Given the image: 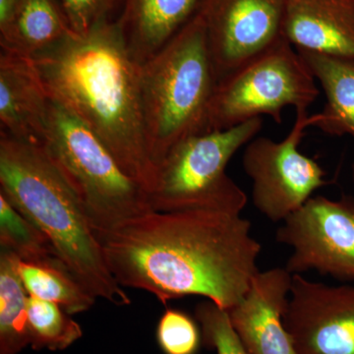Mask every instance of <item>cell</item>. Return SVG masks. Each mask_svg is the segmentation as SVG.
I'll return each instance as SVG.
<instances>
[{"instance_id":"8fae6325","label":"cell","mask_w":354,"mask_h":354,"mask_svg":"<svg viewBox=\"0 0 354 354\" xmlns=\"http://www.w3.org/2000/svg\"><path fill=\"white\" fill-rule=\"evenodd\" d=\"M283 321L297 354H354V286L293 274Z\"/></svg>"},{"instance_id":"7402d4cb","label":"cell","mask_w":354,"mask_h":354,"mask_svg":"<svg viewBox=\"0 0 354 354\" xmlns=\"http://www.w3.org/2000/svg\"><path fill=\"white\" fill-rule=\"evenodd\" d=\"M195 318L202 334V346L216 354H249L235 332L227 311L211 300L203 301L195 309Z\"/></svg>"},{"instance_id":"6da1fadb","label":"cell","mask_w":354,"mask_h":354,"mask_svg":"<svg viewBox=\"0 0 354 354\" xmlns=\"http://www.w3.org/2000/svg\"><path fill=\"white\" fill-rule=\"evenodd\" d=\"M250 221L212 211L151 212L95 234L118 285L158 301L199 295L228 311L259 272Z\"/></svg>"},{"instance_id":"ffe728a7","label":"cell","mask_w":354,"mask_h":354,"mask_svg":"<svg viewBox=\"0 0 354 354\" xmlns=\"http://www.w3.org/2000/svg\"><path fill=\"white\" fill-rule=\"evenodd\" d=\"M28 330L35 351H64L83 335L81 326L59 304L29 297Z\"/></svg>"},{"instance_id":"4fadbf2b","label":"cell","mask_w":354,"mask_h":354,"mask_svg":"<svg viewBox=\"0 0 354 354\" xmlns=\"http://www.w3.org/2000/svg\"><path fill=\"white\" fill-rule=\"evenodd\" d=\"M50 97L31 58L2 50L0 55L1 132L41 146Z\"/></svg>"},{"instance_id":"52a82bcc","label":"cell","mask_w":354,"mask_h":354,"mask_svg":"<svg viewBox=\"0 0 354 354\" xmlns=\"http://www.w3.org/2000/svg\"><path fill=\"white\" fill-rule=\"evenodd\" d=\"M320 94L297 48L281 37L270 48L221 78L209 109L207 132L268 115L283 123V109L308 111Z\"/></svg>"},{"instance_id":"e0dca14e","label":"cell","mask_w":354,"mask_h":354,"mask_svg":"<svg viewBox=\"0 0 354 354\" xmlns=\"http://www.w3.org/2000/svg\"><path fill=\"white\" fill-rule=\"evenodd\" d=\"M74 34L59 0H21L12 22L0 32L4 50L27 57Z\"/></svg>"},{"instance_id":"d4e9b609","label":"cell","mask_w":354,"mask_h":354,"mask_svg":"<svg viewBox=\"0 0 354 354\" xmlns=\"http://www.w3.org/2000/svg\"><path fill=\"white\" fill-rule=\"evenodd\" d=\"M21 0H0V32L6 31L12 22Z\"/></svg>"},{"instance_id":"44dd1931","label":"cell","mask_w":354,"mask_h":354,"mask_svg":"<svg viewBox=\"0 0 354 354\" xmlns=\"http://www.w3.org/2000/svg\"><path fill=\"white\" fill-rule=\"evenodd\" d=\"M0 244L26 262L57 257L48 237L0 193ZM58 258V257H57Z\"/></svg>"},{"instance_id":"7c38bea8","label":"cell","mask_w":354,"mask_h":354,"mask_svg":"<svg viewBox=\"0 0 354 354\" xmlns=\"http://www.w3.org/2000/svg\"><path fill=\"white\" fill-rule=\"evenodd\" d=\"M292 277L286 268L258 272L241 301L228 310L249 354H297L283 321Z\"/></svg>"},{"instance_id":"603a6c76","label":"cell","mask_w":354,"mask_h":354,"mask_svg":"<svg viewBox=\"0 0 354 354\" xmlns=\"http://www.w3.org/2000/svg\"><path fill=\"white\" fill-rule=\"evenodd\" d=\"M197 320L180 310L167 308L157 327V342L165 354H196L202 346Z\"/></svg>"},{"instance_id":"ba28073f","label":"cell","mask_w":354,"mask_h":354,"mask_svg":"<svg viewBox=\"0 0 354 354\" xmlns=\"http://www.w3.org/2000/svg\"><path fill=\"white\" fill-rule=\"evenodd\" d=\"M315 123V114L297 111L285 139L255 137L246 145L242 165L252 180L254 206L274 223L285 221L328 183L322 167L299 151L307 128Z\"/></svg>"},{"instance_id":"d6986e66","label":"cell","mask_w":354,"mask_h":354,"mask_svg":"<svg viewBox=\"0 0 354 354\" xmlns=\"http://www.w3.org/2000/svg\"><path fill=\"white\" fill-rule=\"evenodd\" d=\"M20 258L1 248L0 253V354H18L30 346L29 295L21 281Z\"/></svg>"},{"instance_id":"cb8c5ba5","label":"cell","mask_w":354,"mask_h":354,"mask_svg":"<svg viewBox=\"0 0 354 354\" xmlns=\"http://www.w3.org/2000/svg\"><path fill=\"white\" fill-rule=\"evenodd\" d=\"M72 32L86 35L102 23L123 0H59Z\"/></svg>"},{"instance_id":"8992f818","label":"cell","mask_w":354,"mask_h":354,"mask_svg":"<svg viewBox=\"0 0 354 354\" xmlns=\"http://www.w3.org/2000/svg\"><path fill=\"white\" fill-rule=\"evenodd\" d=\"M262 118L194 135L172 148L158 165L149 192L153 212L212 211L241 215L245 192L227 167L242 147L262 129Z\"/></svg>"},{"instance_id":"ac0fdd59","label":"cell","mask_w":354,"mask_h":354,"mask_svg":"<svg viewBox=\"0 0 354 354\" xmlns=\"http://www.w3.org/2000/svg\"><path fill=\"white\" fill-rule=\"evenodd\" d=\"M19 274L29 297L59 304L70 315L92 308L97 299L55 256L36 262L20 260Z\"/></svg>"},{"instance_id":"9a60e30c","label":"cell","mask_w":354,"mask_h":354,"mask_svg":"<svg viewBox=\"0 0 354 354\" xmlns=\"http://www.w3.org/2000/svg\"><path fill=\"white\" fill-rule=\"evenodd\" d=\"M203 0H123L118 23L140 65L162 50L199 11Z\"/></svg>"},{"instance_id":"2e32d148","label":"cell","mask_w":354,"mask_h":354,"mask_svg":"<svg viewBox=\"0 0 354 354\" xmlns=\"http://www.w3.org/2000/svg\"><path fill=\"white\" fill-rule=\"evenodd\" d=\"M325 95L314 127L333 136L354 140V57H335L297 48Z\"/></svg>"},{"instance_id":"5bb4252c","label":"cell","mask_w":354,"mask_h":354,"mask_svg":"<svg viewBox=\"0 0 354 354\" xmlns=\"http://www.w3.org/2000/svg\"><path fill=\"white\" fill-rule=\"evenodd\" d=\"M281 36L295 48L354 57V0H286Z\"/></svg>"},{"instance_id":"9c48e42d","label":"cell","mask_w":354,"mask_h":354,"mask_svg":"<svg viewBox=\"0 0 354 354\" xmlns=\"http://www.w3.org/2000/svg\"><path fill=\"white\" fill-rule=\"evenodd\" d=\"M279 243L292 248L286 269L290 274L316 271L354 279V199L311 197L283 221Z\"/></svg>"},{"instance_id":"3957f363","label":"cell","mask_w":354,"mask_h":354,"mask_svg":"<svg viewBox=\"0 0 354 354\" xmlns=\"http://www.w3.org/2000/svg\"><path fill=\"white\" fill-rule=\"evenodd\" d=\"M0 193L44 232L88 292L118 306L131 304L109 271L82 202L43 147L1 132Z\"/></svg>"},{"instance_id":"30bf717a","label":"cell","mask_w":354,"mask_h":354,"mask_svg":"<svg viewBox=\"0 0 354 354\" xmlns=\"http://www.w3.org/2000/svg\"><path fill=\"white\" fill-rule=\"evenodd\" d=\"M285 6L286 0H203L218 82L283 37Z\"/></svg>"},{"instance_id":"277c9868","label":"cell","mask_w":354,"mask_h":354,"mask_svg":"<svg viewBox=\"0 0 354 354\" xmlns=\"http://www.w3.org/2000/svg\"><path fill=\"white\" fill-rule=\"evenodd\" d=\"M216 84L199 9L162 50L141 65L147 147L156 171L177 144L207 132Z\"/></svg>"},{"instance_id":"5b68a950","label":"cell","mask_w":354,"mask_h":354,"mask_svg":"<svg viewBox=\"0 0 354 354\" xmlns=\"http://www.w3.org/2000/svg\"><path fill=\"white\" fill-rule=\"evenodd\" d=\"M41 147L82 202L95 234L153 212L145 188L82 120L51 97Z\"/></svg>"},{"instance_id":"7a4b0ae2","label":"cell","mask_w":354,"mask_h":354,"mask_svg":"<svg viewBox=\"0 0 354 354\" xmlns=\"http://www.w3.org/2000/svg\"><path fill=\"white\" fill-rule=\"evenodd\" d=\"M30 58L51 99L82 120L149 195L156 167L147 147L141 65L118 21L72 34Z\"/></svg>"}]
</instances>
